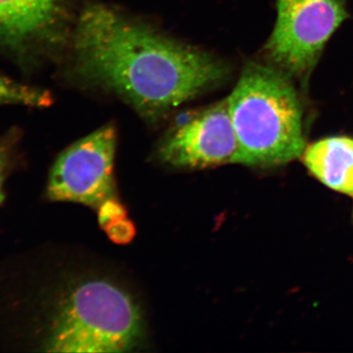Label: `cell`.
Wrapping results in <instances>:
<instances>
[{"label": "cell", "instance_id": "6da1fadb", "mask_svg": "<svg viewBox=\"0 0 353 353\" xmlns=\"http://www.w3.org/2000/svg\"><path fill=\"white\" fill-rule=\"evenodd\" d=\"M79 71L155 120L227 78V65L166 38L105 4L81 13L74 34Z\"/></svg>", "mask_w": 353, "mask_h": 353}, {"label": "cell", "instance_id": "7a4b0ae2", "mask_svg": "<svg viewBox=\"0 0 353 353\" xmlns=\"http://www.w3.org/2000/svg\"><path fill=\"white\" fill-rule=\"evenodd\" d=\"M228 103L238 139L233 163L272 167L303 157V108L292 79L282 70L246 64Z\"/></svg>", "mask_w": 353, "mask_h": 353}, {"label": "cell", "instance_id": "3957f363", "mask_svg": "<svg viewBox=\"0 0 353 353\" xmlns=\"http://www.w3.org/2000/svg\"><path fill=\"white\" fill-rule=\"evenodd\" d=\"M143 334V318L131 294L104 279L79 283L58 309L46 350L114 353L131 350Z\"/></svg>", "mask_w": 353, "mask_h": 353}, {"label": "cell", "instance_id": "277c9868", "mask_svg": "<svg viewBox=\"0 0 353 353\" xmlns=\"http://www.w3.org/2000/svg\"><path fill=\"white\" fill-rule=\"evenodd\" d=\"M277 9L265 55L269 63L305 83L325 43L347 18L345 0H277Z\"/></svg>", "mask_w": 353, "mask_h": 353}, {"label": "cell", "instance_id": "5b68a950", "mask_svg": "<svg viewBox=\"0 0 353 353\" xmlns=\"http://www.w3.org/2000/svg\"><path fill=\"white\" fill-rule=\"evenodd\" d=\"M116 145L115 127L106 125L69 146L51 169L48 197L94 208L113 199Z\"/></svg>", "mask_w": 353, "mask_h": 353}, {"label": "cell", "instance_id": "8992f818", "mask_svg": "<svg viewBox=\"0 0 353 353\" xmlns=\"http://www.w3.org/2000/svg\"><path fill=\"white\" fill-rule=\"evenodd\" d=\"M238 139L228 99L197 114L167 136L159 157L172 166L199 169L233 163Z\"/></svg>", "mask_w": 353, "mask_h": 353}, {"label": "cell", "instance_id": "52a82bcc", "mask_svg": "<svg viewBox=\"0 0 353 353\" xmlns=\"http://www.w3.org/2000/svg\"><path fill=\"white\" fill-rule=\"evenodd\" d=\"M66 0H0V43L12 50L50 36Z\"/></svg>", "mask_w": 353, "mask_h": 353}, {"label": "cell", "instance_id": "ba28073f", "mask_svg": "<svg viewBox=\"0 0 353 353\" xmlns=\"http://www.w3.org/2000/svg\"><path fill=\"white\" fill-rule=\"evenodd\" d=\"M303 163L330 189L353 196V139L332 137L307 146Z\"/></svg>", "mask_w": 353, "mask_h": 353}, {"label": "cell", "instance_id": "9c48e42d", "mask_svg": "<svg viewBox=\"0 0 353 353\" xmlns=\"http://www.w3.org/2000/svg\"><path fill=\"white\" fill-rule=\"evenodd\" d=\"M50 94L46 90L15 82L0 76V104H21L32 108L50 105Z\"/></svg>", "mask_w": 353, "mask_h": 353}, {"label": "cell", "instance_id": "30bf717a", "mask_svg": "<svg viewBox=\"0 0 353 353\" xmlns=\"http://www.w3.org/2000/svg\"><path fill=\"white\" fill-rule=\"evenodd\" d=\"M6 160L7 155L6 150H4V148H2V145H0V202L3 199V194H2V183H3L4 172H6Z\"/></svg>", "mask_w": 353, "mask_h": 353}]
</instances>
